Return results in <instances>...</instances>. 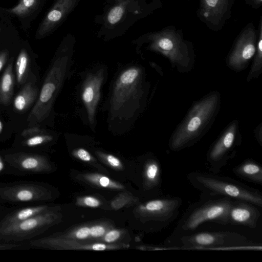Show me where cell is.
I'll return each instance as SVG.
<instances>
[{"label":"cell","mask_w":262,"mask_h":262,"mask_svg":"<svg viewBox=\"0 0 262 262\" xmlns=\"http://www.w3.org/2000/svg\"><path fill=\"white\" fill-rule=\"evenodd\" d=\"M72 37L67 36L62 41L37 101L28 115L29 126L42 121L49 115L68 74L72 57Z\"/></svg>","instance_id":"1"},{"label":"cell","mask_w":262,"mask_h":262,"mask_svg":"<svg viewBox=\"0 0 262 262\" xmlns=\"http://www.w3.org/2000/svg\"><path fill=\"white\" fill-rule=\"evenodd\" d=\"M190 185L203 194L211 197H227L242 200L262 207V194L235 180L217 173L191 171L186 176Z\"/></svg>","instance_id":"2"},{"label":"cell","mask_w":262,"mask_h":262,"mask_svg":"<svg viewBox=\"0 0 262 262\" xmlns=\"http://www.w3.org/2000/svg\"><path fill=\"white\" fill-rule=\"evenodd\" d=\"M233 200L227 197H211L201 194L200 200L190 204L182 214L169 237L192 233L207 222L228 225V213Z\"/></svg>","instance_id":"3"},{"label":"cell","mask_w":262,"mask_h":262,"mask_svg":"<svg viewBox=\"0 0 262 262\" xmlns=\"http://www.w3.org/2000/svg\"><path fill=\"white\" fill-rule=\"evenodd\" d=\"M166 244L171 248L185 249H254L257 246L238 233L230 231H208L191 233L169 237Z\"/></svg>","instance_id":"4"},{"label":"cell","mask_w":262,"mask_h":262,"mask_svg":"<svg viewBox=\"0 0 262 262\" xmlns=\"http://www.w3.org/2000/svg\"><path fill=\"white\" fill-rule=\"evenodd\" d=\"M218 96L212 95L195 104L170 140L169 146L179 150L192 143L214 115Z\"/></svg>","instance_id":"5"},{"label":"cell","mask_w":262,"mask_h":262,"mask_svg":"<svg viewBox=\"0 0 262 262\" xmlns=\"http://www.w3.org/2000/svg\"><path fill=\"white\" fill-rule=\"evenodd\" d=\"M56 215L50 211L26 220L0 227V239L7 241H21L40 234L55 221Z\"/></svg>","instance_id":"6"},{"label":"cell","mask_w":262,"mask_h":262,"mask_svg":"<svg viewBox=\"0 0 262 262\" xmlns=\"http://www.w3.org/2000/svg\"><path fill=\"white\" fill-rule=\"evenodd\" d=\"M236 125H231L219 140L212 146L207 155L209 170L217 173L233 156Z\"/></svg>","instance_id":"7"},{"label":"cell","mask_w":262,"mask_h":262,"mask_svg":"<svg viewBox=\"0 0 262 262\" xmlns=\"http://www.w3.org/2000/svg\"><path fill=\"white\" fill-rule=\"evenodd\" d=\"M140 70L130 68L123 71L115 83L111 99V109L118 111L133 98L137 91Z\"/></svg>","instance_id":"8"},{"label":"cell","mask_w":262,"mask_h":262,"mask_svg":"<svg viewBox=\"0 0 262 262\" xmlns=\"http://www.w3.org/2000/svg\"><path fill=\"white\" fill-rule=\"evenodd\" d=\"M48 190L34 184H19L0 187V197L12 202H30L46 200L49 198Z\"/></svg>","instance_id":"9"},{"label":"cell","mask_w":262,"mask_h":262,"mask_svg":"<svg viewBox=\"0 0 262 262\" xmlns=\"http://www.w3.org/2000/svg\"><path fill=\"white\" fill-rule=\"evenodd\" d=\"M80 0H56L40 24L36 32L38 38L53 32L66 19Z\"/></svg>","instance_id":"10"},{"label":"cell","mask_w":262,"mask_h":262,"mask_svg":"<svg viewBox=\"0 0 262 262\" xmlns=\"http://www.w3.org/2000/svg\"><path fill=\"white\" fill-rule=\"evenodd\" d=\"M257 207L247 201L233 200L228 213V225L255 228L261 215Z\"/></svg>","instance_id":"11"},{"label":"cell","mask_w":262,"mask_h":262,"mask_svg":"<svg viewBox=\"0 0 262 262\" xmlns=\"http://www.w3.org/2000/svg\"><path fill=\"white\" fill-rule=\"evenodd\" d=\"M103 78V70L100 69L95 73L89 74L83 85L82 99L91 125L95 122L96 110L100 97V89Z\"/></svg>","instance_id":"12"},{"label":"cell","mask_w":262,"mask_h":262,"mask_svg":"<svg viewBox=\"0 0 262 262\" xmlns=\"http://www.w3.org/2000/svg\"><path fill=\"white\" fill-rule=\"evenodd\" d=\"M149 38L151 49L162 53L173 62L182 60L181 41L174 32L166 30L151 35Z\"/></svg>","instance_id":"13"},{"label":"cell","mask_w":262,"mask_h":262,"mask_svg":"<svg viewBox=\"0 0 262 262\" xmlns=\"http://www.w3.org/2000/svg\"><path fill=\"white\" fill-rule=\"evenodd\" d=\"M256 35L254 30L249 28L245 30L237 40L229 58V64L236 69H241L254 55Z\"/></svg>","instance_id":"14"},{"label":"cell","mask_w":262,"mask_h":262,"mask_svg":"<svg viewBox=\"0 0 262 262\" xmlns=\"http://www.w3.org/2000/svg\"><path fill=\"white\" fill-rule=\"evenodd\" d=\"M5 159L13 167L25 172H40L49 168L46 159L39 155L16 152L6 155Z\"/></svg>","instance_id":"15"},{"label":"cell","mask_w":262,"mask_h":262,"mask_svg":"<svg viewBox=\"0 0 262 262\" xmlns=\"http://www.w3.org/2000/svg\"><path fill=\"white\" fill-rule=\"evenodd\" d=\"M237 177L246 181L262 185V166L255 161L247 160L232 169Z\"/></svg>","instance_id":"16"},{"label":"cell","mask_w":262,"mask_h":262,"mask_svg":"<svg viewBox=\"0 0 262 262\" xmlns=\"http://www.w3.org/2000/svg\"><path fill=\"white\" fill-rule=\"evenodd\" d=\"M49 211L50 208L45 205L24 208L6 215L0 222V227L21 222L37 215Z\"/></svg>","instance_id":"17"},{"label":"cell","mask_w":262,"mask_h":262,"mask_svg":"<svg viewBox=\"0 0 262 262\" xmlns=\"http://www.w3.org/2000/svg\"><path fill=\"white\" fill-rule=\"evenodd\" d=\"M38 89L32 83H27L14 100V106L19 112L26 111L37 97Z\"/></svg>","instance_id":"18"},{"label":"cell","mask_w":262,"mask_h":262,"mask_svg":"<svg viewBox=\"0 0 262 262\" xmlns=\"http://www.w3.org/2000/svg\"><path fill=\"white\" fill-rule=\"evenodd\" d=\"M14 75L13 60H11L0 80V103L9 104L13 94Z\"/></svg>","instance_id":"19"},{"label":"cell","mask_w":262,"mask_h":262,"mask_svg":"<svg viewBox=\"0 0 262 262\" xmlns=\"http://www.w3.org/2000/svg\"><path fill=\"white\" fill-rule=\"evenodd\" d=\"M30 68V59L25 49L20 51L16 62L15 72L18 84L24 83L28 77Z\"/></svg>","instance_id":"20"},{"label":"cell","mask_w":262,"mask_h":262,"mask_svg":"<svg viewBox=\"0 0 262 262\" xmlns=\"http://www.w3.org/2000/svg\"><path fill=\"white\" fill-rule=\"evenodd\" d=\"M203 14L205 17L222 16L227 4V0H202Z\"/></svg>","instance_id":"21"},{"label":"cell","mask_w":262,"mask_h":262,"mask_svg":"<svg viewBox=\"0 0 262 262\" xmlns=\"http://www.w3.org/2000/svg\"><path fill=\"white\" fill-rule=\"evenodd\" d=\"M39 2V0H19L16 6L6 11L19 17L26 16L37 8Z\"/></svg>","instance_id":"22"},{"label":"cell","mask_w":262,"mask_h":262,"mask_svg":"<svg viewBox=\"0 0 262 262\" xmlns=\"http://www.w3.org/2000/svg\"><path fill=\"white\" fill-rule=\"evenodd\" d=\"M261 21L260 25L259 38L257 44V54L255 56L253 65L252 67L248 78H251L255 74H257L261 68L262 64V28Z\"/></svg>","instance_id":"23"},{"label":"cell","mask_w":262,"mask_h":262,"mask_svg":"<svg viewBox=\"0 0 262 262\" xmlns=\"http://www.w3.org/2000/svg\"><path fill=\"white\" fill-rule=\"evenodd\" d=\"M124 13V9L120 5H116L111 8L107 15V20L111 25L117 24L122 19Z\"/></svg>","instance_id":"24"},{"label":"cell","mask_w":262,"mask_h":262,"mask_svg":"<svg viewBox=\"0 0 262 262\" xmlns=\"http://www.w3.org/2000/svg\"><path fill=\"white\" fill-rule=\"evenodd\" d=\"M53 137L50 135L38 134L29 137L24 141V144L29 147L40 145L51 141Z\"/></svg>","instance_id":"25"},{"label":"cell","mask_w":262,"mask_h":262,"mask_svg":"<svg viewBox=\"0 0 262 262\" xmlns=\"http://www.w3.org/2000/svg\"><path fill=\"white\" fill-rule=\"evenodd\" d=\"M94 182H97L101 186L103 187H116L117 186L113 183L111 180L105 176H98L95 178H91Z\"/></svg>","instance_id":"26"},{"label":"cell","mask_w":262,"mask_h":262,"mask_svg":"<svg viewBox=\"0 0 262 262\" xmlns=\"http://www.w3.org/2000/svg\"><path fill=\"white\" fill-rule=\"evenodd\" d=\"M43 130L37 126H30V127L24 129L21 134V136L25 138H29L43 133Z\"/></svg>","instance_id":"27"},{"label":"cell","mask_w":262,"mask_h":262,"mask_svg":"<svg viewBox=\"0 0 262 262\" xmlns=\"http://www.w3.org/2000/svg\"><path fill=\"white\" fill-rule=\"evenodd\" d=\"M90 228V236L93 237L102 236L105 232L104 228L101 226H94Z\"/></svg>","instance_id":"28"},{"label":"cell","mask_w":262,"mask_h":262,"mask_svg":"<svg viewBox=\"0 0 262 262\" xmlns=\"http://www.w3.org/2000/svg\"><path fill=\"white\" fill-rule=\"evenodd\" d=\"M120 236V233L119 231L113 230L107 233L104 236L105 242L110 243L117 240Z\"/></svg>","instance_id":"29"},{"label":"cell","mask_w":262,"mask_h":262,"mask_svg":"<svg viewBox=\"0 0 262 262\" xmlns=\"http://www.w3.org/2000/svg\"><path fill=\"white\" fill-rule=\"evenodd\" d=\"M90 235V228L84 227L78 229L76 232V237L79 239H84Z\"/></svg>","instance_id":"30"},{"label":"cell","mask_w":262,"mask_h":262,"mask_svg":"<svg viewBox=\"0 0 262 262\" xmlns=\"http://www.w3.org/2000/svg\"><path fill=\"white\" fill-rule=\"evenodd\" d=\"M77 156L81 160L89 161L91 159L90 153L84 149L79 148L76 152Z\"/></svg>","instance_id":"31"},{"label":"cell","mask_w":262,"mask_h":262,"mask_svg":"<svg viewBox=\"0 0 262 262\" xmlns=\"http://www.w3.org/2000/svg\"><path fill=\"white\" fill-rule=\"evenodd\" d=\"M83 202L85 205L91 207H97L100 205L99 201L92 196H86L84 198Z\"/></svg>","instance_id":"32"},{"label":"cell","mask_w":262,"mask_h":262,"mask_svg":"<svg viewBox=\"0 0 262 262\" xmlns=\"http://www.w3.org/2000/svg\"><path fill=\"white\" fill-rule=\"evenodd\" d=\"M106 160L108 163L113 167H118L121 165L120 160L113 155H107L106 156Z\"/></svg>","instance_id":"33"},{"label":"cell","mask_w":262,"mask_h":262,"mask_svg":"<svg viewBox=\"0 0 262 262\" xmlns=\"http://www.w3.org/2000/svg\"><path fill=\"white\" fill-rule=\"evenodd\" d=\"M9 56V52L6 50H3L0 52V71L5 66Z\"/></svg>","instance_id":"34"},{"label":"cell","mask_w":262,"mask_h":262,"mask_svg":"<svg viewBox=\"0 0 262 262\" xmlns=\"http://www.w3.org/2000/svg\"><path fill=\"white\" fill-rule=\"evenodd\" d=\"M106 246L102 243H97L92 245V249L95 251H103L106 249Z\"/></svg>","instance_id":"35"},{"label":"cell","mask_w":262,"mask_h":262,"mask_svg":"<svg viewBox=\"0 0 262 262\" xmlns=\"http://www.w3.org/2000/svg\"><path fill=\"white\" fill-rule=\"evenodd\" d=\"M17 246L11 244H0V250L12 249L17 247Z\"/></svg>","instance_id":"36"},{"label":"cell","mask_w":262,"mask_h":262,"mask_svg":"<svg viewBox=\"0 0 262 262\" xmlns=\"http://www.w3.org/2000/svg\"><path fill=\"white\" fill-rule=\"evenodd\" d=\"M4 168V164L2 158L0 156V172L3 170Z\"/></svg>","instance_id":"37"},{"label":"cell","mask_w":262,"mask_h":262,"mask_svg":"<svg viewBox=\"0 0 262 262\" xmlns=\"http://www.w3.org/2000/svg\"><path fill=\"white\" fill-rule=\"evenodd\" d=\"M3 129V125L1 121L0 120V134L2 133Z\"/></svg>","instance_id":"38"},{"label":"cell","mask_w":262,"mask_h":262,"mask_svg":"<svg viewBox=\"0 0 262 262\" xmlns=\"http://www.w3.org/2000/svg\"><path fill=\"white\" fill-rule=\"evenodd\" d=\"M256 4H260L261 3L262 0H252Z\"/></svg>","instance_id":"39"},{"label":"cell","mask_w":262,"mask_h":262,"mask_svg":"<svg viewBox=\"0 0 262 262\" xmlns=\"http://www.w3.org/2000/svg\"><path fill=\"white\" fill-rule=\"evenodd\" d=\"M1 28H0V34H1Z\"/></svg>","instance_id":"40"}]
</instances>
